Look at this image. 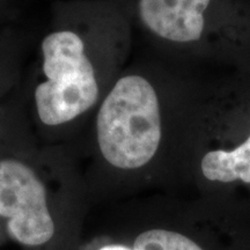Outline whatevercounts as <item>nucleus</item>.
<instances>
[{"label":"nucleus","instance_id":"1","mask_svg":"<svg viewBox=\"0 0 250 250\" xmlns=\"http://www.w3.org/2000/svg\"><path fill=\"white\" fill-rule=\"evenodd\" d=\"M160 104L145 78L129 74L117 80L96 117L100 152L112 167L133 170L154 158L161 142Z\"/></svg>","mask_w":250,"mask_h":250},{"label":"nucleus","instance_id":"2","mask_svg":"<svg viewBox=\"0 0 250 250\" xmlns=\"http://www.w3.org/2000/svg\"><path fill=\"white\" fill-rule=\"evenodd\" d=\"M45 76L35 89L39 118L48 126L66 124L96 104L99 83L85 43L72 30H57L41 44Z\"/></svg>","mask_w":250,"mask_h":250},{"label":"nucleus","instance_id":"3","mask_svg":"<svg viewBox=\"0 0 250 250\" xmlns=\"http://www.w3.org/2000/svg\"><path fill=\"white\" fill-rule=\"evenodd\" d=\"M0 217L7 220L9 235L23 246H43L55 234L44 184L29 166L14 159L0 160Z\"/></svg>","mask_w":250,"mask_h":250},{"label":"nucleus","instance_id":"4","mask_svg":"<svg viewBox=\"0 0 250 250\" xmlns=\"http://www.w3.org/2000/svg\"><path fill=\"white\" fill-rule=\"evenodd\" d=\"M213 0H137V12L145 27L161 39L195 42L205 29V15Z\"/></svg>","mask_w":250,"mask_h":250},{"label":"nucleus","instance_id":"5","mask_svg":"<svg viewBox=\"0 0 250 250\" xmlns=\"http://www.w3.org/2000/svg\"><path fill=\"white\" fill-rule=\"evenodd\" d=\"M202 173L208 180L229 183H250V136L232 151L215 149L203 156Z\"/></svg>","mask_w":250,"mask_h":250},{"label":"nucleus","instance_id":"6","mask_svg":"<svg viewBox=\"0 0 250 250\" xmlns=\"http://www.w3.org/2000/svg\"><path fill=\"white\" fill-rule=\"evenodd\" d=\"M133 250H203L191 239L167 229H149L140 233L133 242Z\"/></svg>","mask_w":250,"mask_h":250},{"label":"nucleus","instance_id":"7","mask_svg":"<svg viewBox=\"0 0 250 250\" xmlns=\"http://www.w3.org/2000/svg\"><path fill=\"white\" fill-rule=\"evenodd\" d=\"M101 250H133L130 248H126L124 246H120V245H111V246H107V247H103Z\"/></svg>","mask_w":250,"mask_h":250}]
</instances>
